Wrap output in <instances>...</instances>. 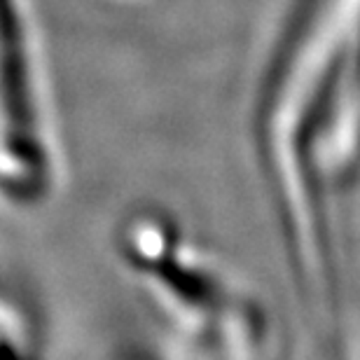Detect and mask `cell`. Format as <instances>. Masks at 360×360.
Wrapping results in <instances>:
<instances>
[]
</instances>
